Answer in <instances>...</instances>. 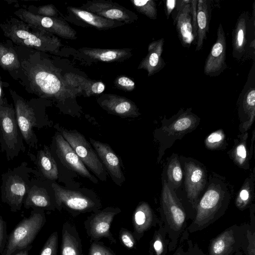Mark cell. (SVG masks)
Instances as JSON below:
<instances>
[{
    "instance_id": "55",
    "label": "cell",
    "mask_w": 255,
    "mask_h": 255,
    "mask_svg": "<svg viewBox=\"0 0 255 255\" xmlns=\"http://www.w3.org/2000/svg\"><path fill=\"white\" fill-rule=\"evenodd\" d=\"M4 102L3 99H2V89L1 87V85L0 84V105L3 104Z\"/></svg>"
},
{
    "instance_id": "27",
    "label": "cell",
    "mask_w": 255,
    "mask_h": 255,
    "mask_svg": "<svg viewBox=\"0 0 255 255\" xmlns=\"http://www.w3.org/2000/svg\"><path fill=\"white\" fill-rule=\"evenodd\" d=\"M79 51L89 60L95 62L122 61L131 56V51L129 48L101 49L84 47L80 49Z\"/></svg>"
},
{
    "instance_id": "8",
    "label": "cell",
    "mask_w": 255,
    "mask_h": 255,
    "mask_svg": "<svg viewBox=\"0 0 255 255\" xmlns=\"http://www.w3.org/2000/svg\"><path fill=\"white\" fill-rule=\"evenodd\" d=\"M51 186L54 191L56 209L60 211L64 209L73 217L87 212L94 213L102 207L100 200L93 193L69 189L54 182H52Z\"/></svg>"
},
{
    "instance_id": "33",
    "label": "cell",
    "mask_w": 255,
    "mask_h": 255,
    "mask_svg": "<svg viewBox=\"0 0 255 255\" xmlns=\"http://www.w3.org/2000/svg\"><path fill=\"white\" fill-rule=\"evenodd\" d=\"M248 133L247 132L239 134L234 139V145L228 154L230 158L238 166L244 169L249 168V161L251 159L248 152L247 141Z\"/></svg>"
},
{
    "instance_id": "2",
    "label": "cell",
    "mask_w": 255,
    "mask_h": 255,
    "mask_svg": "<svg viewBox=\"0 0 255 255\" xmlns=\"http://www.w3.org/2000/svg\"><path fill=\"white\" fill-rule=\"evenodd\" d=\"M4 36L15 44L43 52H56L62 45L53 34L12 18L0 24Z\"/></svg>"
},
{
    "instance_id": "35",
    "label": "cell",
    "mask_w": 255,
    "mask_h": 255,
    "mask_svg": "<svg viewBox=\"0 0 255 255\" xmlns=\"http://www.w3.org/2000/svg\"><path fill=\"white\" fill-rule=\"evenodd\" d=\"M255 170L245 180L235 200L236 207L243 211L250 207L254 197Z\"/></svg>"
},
{
    "instance_id": "50",
    "label": "cell",
    "mask_w": 255,
    "mask_h": 255,
    "mask_svg": "<svg viewBox=\"0 0 255 255\" xmlns=\"http://www.w3.org/2000/svg\"><path fill=\"white\" fill-rule=\"evenodd\" d=\"M191 1L190 0H177L176 7L172 12L173 20L186 4L190 3Z\"/></svg>"
},
{
    "instance_id": "52",
    "label": "cell",
    "mask_w": 255,
    "mask_h": 255,
    "mask_svg": "<svg viewBox=\"0 0 255 255\" xmlns=\"http://www.w3.org/2000/svg\"><path fill=\"white\" fill-rule=\"evenodd\" d=\"M190 255H207L205 254L197 246V244L193 245L190 253Z\"/></svg>"
},
{
    "instance_id": "53",
    "label": "cell",
    "mask_w": 255,
    "mask_h": 255,
    "mask_svg": "<svg viewBox=\"0 0 255 255\" xmlns=\"http://www.w3.org/2000/svg\"><path fill=\"white\" fill-rule=\"evenodd\" d=\"M32 247V246L31 245L25 249L17 252L13 255H28L29 251L31 249Z\"/></svg>"
},
{
    "instance_id": "26",
    "label": "cell",
    "mask_w": 255,
    "mask_h": 255,
    "mask_svg": "<svg viewBox=\"0 0 255 255\" xmlns=\"http://www.w3.org/2000/svg\"><path fill=\"white\" fill-rule=\"evenodd\" d=\"M164 39L160 38L150 43L147 47V54L140 63L138 69L147 72L148 77L151 76L161 70L165 66L162 58Z\"/></svg>"
},
{
    "instance_id": "29",
    "label": "cell",
    "mask_w": 255,
    "mask_h": 255,
    "mask_svg": "<svg viewBox=\"0 0 255 255\" xmlns=\"http://www.w3.org/2000/svg\"><path fill=\"white\" fill-rule=\"evenodd\" d=\"M178 38L182 46L189 48L194 42L190 3H189L178 13L173 20Z\"/></svg>"
},
{
    "instance_id": "39",
    "label": "cell",
    "mask_w": 255,
    "mask_h": 255,
    "mask_svg": "<svg viewBox=\"0 0 255 255\" xmlns=\"http://www.w3.org/2000/svg\"><path fill=\"white\" fill-rule=\"evenodd\" d=\"M225 135L223 129H220L211 133L205 140L206 147L212 150L219 149L223 147Z\"/></svg>"
},
{
    "instance_id": "14",
    "label": "cell",
    "mask_w": 255,
    "mask_h": 255,
    "mask_svg": "<svg viewBox=\"0 0 255 255\" xmlns=\"http://www.w3.org/2000/svg\"><path fill=\"white\" fill-rule=\"evenodd\" d=\"M50 150L53 156H56L68 169L88 178L94 183H98V179L90 172L72 147L59 132H56L53 137Z\"/></svg>"
},
{
    "instance_id": "43",
    "label": "cell",
    "mask_w": 255,
    "mask_h": 255,
    "mask_svg": "<svg viewBox=\"0 0 255 255\" xmlns=\"http://www.w3.org/2000/svg\"><path fill=\"white\" fill-rule=\"evenodd\" d=\"M89 255H116L110 248L104 245L102 243L93 242L90 245Z\"/></svg>"
},
{
    "instance_id": "46",
    "label": "cell",
    "mask_w": 255,
    "mask_h": 255,
    "mask_svg": "<svg viewBox=\"0 0 255 255\" xmlns=\"http://www.w3.org/2000/svg\"><path fill=\"white\" fill-rule=\"evenodd\" d=\"M197 0H192L190 2V12L191 16V22L192 26L193 35L194 37L193 44H196L197 39Z\"/></svg>"
},
{
    "instance_id": "32",
    "label": "cell",
    "mask_w": 255,
    "mask_h": 255,
    "mask_svg": "<svg viewBox=\"0 0 255 255\" xmlns=\"http://www.w3.org/2000/svg\"><path fill=\"white\" fill-rule=\"evenodd\" d=\"M67 8L83 21L100 30L109 29L125 23L105 18L80 7L69 6Z\"/></svg>"
},
{
    "instance_id": "54",
    "label": "cell",
    "mask_w": 255,
    "mask_h": 255,
    "mask_svg": "<svg viewBox=\"0 0 255 255\" xmlns=\"http://www.w3.org/2000/svg\"><path fill=\"white\" fill-rule=\"evenodd\" d=\"M255 140V130L253 131V136H252V145L251 146V148L250 150L249 154L250 158H252V154H253V147H254V142Z\"/></svg>"
},
{
    "instance_id": "10",
    "label": "cell",
    "mask_w": 255,
    "mask_h": 255,
    "mask_svg": "<svg viewBox=\"0 0 255 255\" xmlns=\"http://www.w3.org/2000/svg\"><path fill=\"white\" fill-rule=\"evenodd\" d=\"M16 121L23 138L30 148L37 149L38 138L34 128L49 125V122L35 107L22 98H14Z\"/></svg>"
},
{
    "instance_id": "48",
    "label": "cell",
    "mask_w": 255,
    "mask_h": 255,
    "mask_svg": "<svg viewBox=\"0 0 255 255\" xmlns=\"http://www.w3.org/2000/svg\"><path fill=\"white\" fill-rule=\"evenodd\" d=\"M57 12L55 7L51 4L40 6L37 10V14L46 17H54Z\"/></svg>"
},
{
    "instance_id": "21",
    "label": "cell",
    "mask_w": 255,
    "mask_h": 255,
    "mask_svg": "<svg viewBox=\"0 0 255 255\" xmlns=\"http://www.w3.org/2000/svg\"><path fill=\"white\" fill-rule=\"evenodd\" d=\"M90 143L113 181L121 186L126 180L119 157L107 143L90 138Z\"/></svg>"
},
{
    "instance_id": "36",
    "label": "cell",
    "mask_w": 255,
    "mask_h": 255,
    "mask_svg": "<svg viewBox=\"0 0 255 255\" xmlns=\"http://www.w3.org/2000/svg\"><path fill=\"white\" fill-rule=\"evenodd\" d=\"M168 183L173 189H177L182 182L183 171L177 156L171 158L167 167Z\"/></svg>"
},
{
    "instance_id": "42",
    "label": "cell",
    "mask_w": 255,
    "mask_h": 255,
    "mask_svg": "<svg viewBox=\"0 0 255 255\" xmlns=\"http://www.w3.org/2000/svg\"><path fill=\"white\" fill-rule=\"evenodd\" d=\"M119 237L121 243L128 249H136V239L132 233L128 229L122 228L119 232Z\"/></svg>"
},
{
    "instance_id": "31",
    "label": "cell",
    "mask_w": 255,
    "mask_h": 255,
    "mask_svg": "<svg viewBox=\"0 0 255 255\" xmlns=\"http://www.w3.org/2000/svg\"><path fill=\"white\" fill-rule=\"evenodd\" d=\"M211 15L210 1L208 0H198L197 7L198 29L196 51L202 48L204 41L207 39Z\"/></svg>"
},
{
    "instance_id": "13",
    "label": "cell",
    "mask_w": 255,
    "mask_h": 255,
    "mask_svg": "<svg viewBox=\"0 0 255 255\" xmlns=\"http://www.w3.org/2000/svg\"><path fill=\"white\" fill-rule=\"evenodd\" d=\"M121 212L118 207H108L92 213L84 221L86 232L91 242L107 239L111 243L117 241L111 232V226L115 217Z\"/></svg>"
},
{
    "instance_id": "25",
    "label": "cell",
    "mask_w": 255,
    "mask_h": 255,
    "mask_svg": "<svg viewBox=\"0 0 255 255\" xmlns=\"http://www.w3.org/2000/svg\"><path fill=\"white\" fill-rule=\"evenodd\" d=\"M249 20V12H242L232 31V56L237 60L242 59L247 51Z\"/></svg>"
},
{
    "instance_id": "23",
    "label": "cell",
    "mask_w": 255,
    "mask_h": 255,
    "mask_svg": "<svg viewBox=\"0 0 255 255\" xmlns=\"http://www.w3.org/2000/svg\"><path fill=\"white\" fill-rule=\"evenodd\" d=\"M28 155L35 165L36 169L34 174L37 177L51 182L58 178V165L49 146L44 145L36 155L30 152Z\"/></svg>"
},
{
    "instance_id": "20",
    "label": "cell",
    "mask_w": 255,
    "mask_h": 255,
    "mask_svg": "<svg viewBox=\"0 0 255 255\" xmlns=\"http://www.w3.org/2000/svg\"><path fill=\"white\" fill-rule=\"evenodd\" d=\"M227 43L225 33L222 23L217 31V39L206 59L204 73L207 76H219L228 68L226 62Z\"/></svg>"
},
{
    "instance_id": "22",
    "label": "cell",
    "mask_w": 255,
    "mask_h": 255,
    "mask_svg": "<svg viewBox=\"0 0 255 255\" xmlns=\"http://www.w3.org/2000/svg\"><path fill=\"white\" fill-rule=\"evenodd\" d=\"M97 102L108 113L122 118H135L141 115L134 102L119 95L103 94Z\"/></svg>"
},
{
    "instance_id": "38",
    "label": "cell",
    "mask_w": 255,
    "mask_h": 255,
    "mask_svg": "<svg viewBox=\"0 0 255 255\" xmlns=\"http://www.w3.org/2000/svg\"><path fill=\"white\" fill-rule=\"evenodd\" d=\"M130 1L138 12L151 19H156L157 10L156 3L154 0H131Z\"/></svg>"
},
{
    "instance_id": "34",
    "label": "cell",
    "mask_w": 255,
    "mask_h": 255,
    "mask_svg": "<svg viewBox=\"0 0 255 255\" xmlns=\"http://www.w3.org/2000/svg\"><path fill=\"white\" fill-rule=\"evenodd\" d=\"M169 243L166 231L160 220L149 243V255H166Z\"/></svg>"
},
{
    "instance_id": "24",
    "label": "cell",
    "mask_w": 255,
    "mask_h": 255,
    "mask_svg": "<svg viewBox=\"0 0 255 255\" xmlns=\"http://www.w3.org/2000/svg\"><path fill=\"white\" fill-rule=\"evenodd\" d=\"M160 221L150 205L145 202L139 203L132 216V234L139 241L145 232L152 227H156Z\"/></svg>"
},
{
    "instance_id": "37",
    "label": "cell",
    "mask_w": 255,
    "mask_h": 255,
    "mask_svg": "<svg viewBox=\"0 0 255 255\" xmlns=\"http://www.w3.org/2000/svg\"><path fill=\"white\" fill-rule=\"evenodd\" d=\"M0 66L5 70H14L20 67L15 52L0 43Z\"/></svg>"
},
{
    "instance_id": "18",
    "label": "cell",
    "mask_w": 255,
    "mask_h": 255,
    "mask_svg": "<svg viewBox=\"0 0 255 255\" xmlns=\"http://www.w3.org/2000/svg\"><path fill=\"white\" fill-rule=\"evenodd\" d=\"M82 9L109 19L122 22L125 24L134 22L137 15L127 8L111 1L93 0L88 1Z\"/></svg>"
},
{
    "instance_id": "44",
    "label": "cell",
    "mask_w": 255,
    "mask_h": 255,
    "mask_svg": "<svg viewBox=\"0 0 255 255\" xmlns=\"http://www.w3.org/2000/svg\"><path fill=\"white\" fill-rule=\"evenodd\" d=\"M247 240L242 249L246 255H255V230L251 229L247 232Z\"/></svg>"
},
{
    "instance_id": "9",
    "label": "cell",
    "mask_w": 255,
    "mask_h": 255,
    "mask_svg": "<svg viewBox=\"0 0 255 255\" xmlns=\"http://www.w3.org/2000/svg\"><path fill=\"white\" fill-rule=\"evenodd\" d=\"M45 222L44 210L33 209L29 216L24 218L9 234L1 255H13L31 246Z\"/></svg>"
},
{
    "instance_id": "51",
    "label": "cell",
    "mask_w": 255,
    "mask_h": 255,
    "mask_svg": "<svg viewBox=\"0 0 255 255\" xmlns=\"http://www.w3.org/2000/svg\"><path fill=\"white\" fill-rule=\"evenodd\" d=\"M250 216H251V223L250 228L253 230H255V204H252L250 207Z\"/></svg>"
},
{
    "instance_id": "3",
    "label": "cell",
    "mask_w": 255,
    "mask_h": 255,
    "mask_svg": "<svg viewBox=\"0 0 255 255\" xmlns=\"http://www.w3.org/2000/svg\"><path fill=\"white\" fill-rule=\"evenodd\" d=\"M159 213L160 220L170 240L168 252L173 251L187 228L188 220L182 203L165 180L163 182Z\"/></svg>"
},
{
    "instance_id": "11",
    "label": "cell",
    "mask_w": 255,
    "mask_h": 255,
    "mask_svg": "<svg viewBox=\"0 0 255 255\" xmlns=\"http://www.w3.org/2000/svg\"><path fill=\"white\" fill-rule=\"evenodd\" d=\"M54 127L69 143L84 165L101 181H105L107 172L85 137L76 129H67L57 125Z\"/></svg>"
},
{
    "instance_id": "45",
    "label": "cell",
    "mask_w": 255,
    "mask_h": 255,
    "mask_svg": "<svg viewBox=\"0 0 255 255\" xmlns=\"http://www.w3.org/2000/svg\"><path fill=\"white\" fill-rule=\"evenodd\" d=\"M114 84L117 88L125 91H131L135 88V83L131 79L124 76L117 77Z\"/></svg>"
},
{
    "instance_id": "12",
    "label": "cell",
    "mask_w": 255,
    "mask_h": 255,
    "mask_svg": "<svg viewBox=\"0 0 255 255\" xmlns=\"http://www.w3.org/2000/svg\"><path fill=\"white\" fill-rule=\"evenodd\" d=\"M250 224H234L211 239L208 246L209 255H233L242 250L247 240Z\"/></svg>"
},
{
    "instance_id": "19",
    "label": "cell",
    "mask_w": 255,
    "mask_h": 255,
    "mask_svg": "<svg viewBox=\"0 0 255 255\" xmlns=\"http://www.w3.org/2000/svg\"><path fill=\"white\" fill-rule=\"evenodd\" d=\"M184 172L187 198L195 218L199 195L206 184V174L203 167L194 161L185 162Z\"/></svg>"
},
{
    "instance_id": "17",
    "label": "cell",
    "mask_w": 255,
    "mask_h": 255,
    "mask_svg": "<svg viewBox=\"0 0 255 255\" xmlns=\"http://www.w3.org/2000/svg\"><path fill=\"white\" fill-rule=\"evenodd\" d=\"M51 181L39 178L31 179L23 205L27 209L54 211L56 203Z\"/></svg>"
},
{
    "instance_id": "6",
    "label": "cell",
    "mask_w": 255,
    "mask_h": 255,
    "mask_svg": "<svg viewBox=\"0 0 255 255\" xmlns=\"http://www.w3.org/2000/svg\"><path fill=\"white\" fill-rule=\"evenodd\" d=\"M25 66L31 89L39 96L64 100L76 95L52 68L41 64Z\"/></svg>"
},
{
    "instance_id": "41",
    "label": "cell",
    "mask_w": 255,
    "mask_h": 255,
    "mask_svg": "<svg viewBox=\"0 0 255 255\" xmlns=\"http://www.w3.org/2000/svg\"><path fill=\"white\" fill-rule=\"evenodd\" d=\"M58 239V232L55 231L48 237L39 255H57Z\"/></svg>"
},
{
    "instance_id": "16",
    "label": "cell",
    "mask_w": 255,
    "mask_h": 255,
    "mask_svg": "<svg viewBox=\"0 0 255 255\" xmlns=\"http://www.w3.org/2000/svg\"><path fill=\"white\" fill-rule=\"evenodd\" d=\"M238 115L241 124L240 131L246 132L255 118V61L254 60L247 81L238 100Z\"/></svg>"
},
{
    "instance_id": "28",
    "label": "cell",
    "mask_w": 255,
    "mask_h": 255,
    "mask_svg": "<svg viewBox=\"0 0 255 255\" xmlns=\"http://www.w3.org/2000/svg\"><path fill=\"white\" fill-rule=\"evenodd\" d=\"M67 85L75 93H81L86 96L99 95L105 89L104 84L100 81L88 80L73 73H67L63 77Z\"/></svg>"
},
{
    "instance_id": "1",
    "label": "cell",
    "mask_w": 255,
    "mask_h": 255,
    "mask_svg": "<svg viewBox=\"0 0 255 255\" xmlns=\"http://www.w3.org/2000/svg\"><path fill=\"white\" fill-rule=\"evenodd\" d=\"M232 190L223 177L215 173L211 175L208 188L197 203L195 218L187 228L188 232L200 231L223 216L232 198Z\"/></svg>"
},
{
    "instance_id": "30",
    "label": "cell",
    "mask_w": 255,
    "mask_h": 255,
    "mask_svg": "<svg viewBox=\"0 0 255 255\" xmlns=\"http://www.w3.org/2000/svg\"><path fill=\"white\" fill-rule=\"evenodd\" d=\"M61 255H83L81 240L76 227L67 221L62 229Z\"/></svg>"
},
{
    "instance_id": "5",
    "label": "cell",
    "mask_w": 255,
    "mask_h": 255,
    "mask_svg": "<svg viewBox=\"0 0 255 255\" xmlns=\"http://www.w3.org/2000/svg\"><path fill=\"white\" fill-rule=\"evenodd\" d=\"M35 170L29 167L26 162L12 169H9L1 175L0 186L1 201L7 204L10 211H20L25 195L29 188L30 174Z\"/></svg>"
},
{
    "instance_id": "4",
    "label": "cell",
    "mask_w": 255,
    "mask_h": 255,
    "mask_svg": "<svg viewBox=\"0 0 255 255\" xmlns=\"http://www.w3.org/2000/svg\"><path fill=\"white\" fill-rule=\"evenodd\" d=\"M200 121V118L192 112V108H181L168 119L164 117L161 127L155 132V137L159 143L157 162H160L166 149L176 140L195 129Z\"/></svg>"
},
{
    "instance_id": "40",
    "label": "cell",
    "mask_w": 255,
    "mask_h": 255,
    "mask_svg": "<svg viewBox=\"0 0 255 255\" xmlns=\"http://www.w3.org/2000/svg\"><path fill=\"white\" fill-rule=\"evenodd\" d=\"M189 232L186 229L180 237L176 250L173 255H190L192 241L188 240Z\"/></svg>"
},
{
    "instance_id": "15",
    "label": "cell",
    "mask_w": 255,
    "mask_h": 255,
    "mask_svg": "<svg viewBox=\"0 0 255 255\" xmlns=\"http://www.w3.org/2000/svg\"><path fill=\"white\" fill-rule=\"evenodd\" d=\"M22 21L43 31L63 38L74 39L76 31L64 20L59 18L35 14L23 9L14 12Z\"/></svg>"
},
{
    "instance_id": "56",
    "label": "cell",
    "mask_w": 255,
    "mask_h": 255,
    "mask_svg": "<svg viewBox=\"0 0 255 255\" xmlns=\"http://www.w3.org/2000/svg\"><path fill=\"white\" fill-rule=\"evenodd\" d=\"M235 255H243V252L242 251H239L237 252L235 254Z\"/></svg>"
},
{
    "instance_id": "7",
    "label": "cell",
    "mask_w": 255,
    "mask_h": 255,
    "mask_svg": "<svg viewBox=\"0 0 255 255\" xmlns=\"http://www.w3.org/2000/svg\"><path fill=\"white\" fill-rule=\"evenodd\" d=\"M24 141L14 109L4 102L0 105V149L5 154L7 161L25 151Z\"/></svg>"
},
{
    "instance_id": "47",
    "label": "cell",
    "mask_w": 255,
    "mask_h": 255,
    "mask_svg": "<svg viewBox=\"0 0 255 255\" xmlns=\"http://www.w3.org/2000/svg\"><path fill=\"white\" fill-rule=\"evenodd\" d=\"M7 238L6 223L0 216V255L2 254L5 249Z\"/></svg>"
},
{
    "instance_id": "49",
    "label": "cell",
    "mask_w": 255,
    "mask_h": 255,
    "mask_svg": "<svg viewBox=\"0 0 255 255\" xmlns=\"http://www.w3.org/2000/svg\"><path fill=\"white\" fill-rule=\"evenodd\" d=\"M177 0H166L165 3V13L167 19H169L170 14L176 7Z\"/></svg>"
}]
</instances>
